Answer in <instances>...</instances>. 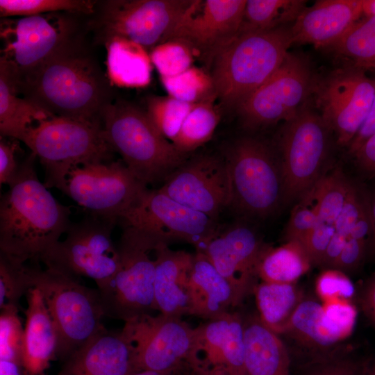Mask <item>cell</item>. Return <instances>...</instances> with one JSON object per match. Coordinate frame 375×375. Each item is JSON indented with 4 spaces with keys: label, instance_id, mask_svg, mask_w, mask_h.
<instances>
[{
    "label": "cell",
    "instance_id": "obj_1",
    "mask_svg": "<svg viewBox=\"0 0 375 375\" xmlns=\"http://www.w3.org/2000/svg\"><path fill=\"white\" fill-rule=\"evenodd\" d=\"M35 159L31 153L21 162L0 200V251L24 263L40 262L72 224L70 208L40 181Z\"/></svg>",
    "mask_w": 375,
    "mask_h": 375
},
{
    "label": "cell",
    "instance_id": "obj_2",
    "mask_svg": "<svg viewBox=\"0 0 375 375\" xmlns=\"http://www.w3.org/2000/svg\"><path fill=\"white\" fill-rule=\"evenodd\" d=\"M110 85L97 62L74 40L15 92L51 116L101 125L103 111L112 101Z\"/></svg>",
    "mask_w": 375,
    "mask_h": 375
},
{
    "label": "cell",
    "instance_id": "obj_3",
    "mask_svg": "<svg viewBox=\"0 0 375 375\" xmlns=\"http://www.w3.org/2000/svg\"><path fill=\"white\" fill-rule=\"evenodd\" d=\"M292 44L290 27L238 33L211 63L216 98L236 108L278 69Z\"/></svg>",
    "mask_w": 375,
    "mask_h": 375
},
{
    "label": "cell",
    "instance_id": "obj_4",
    "mask_svg": "<svg viewBox=\"0 0 375 375\" xmlns=\"http://www.w3.org/2000/svg\"><path fill=\"white\" fill-rule=\"evenodd\" d=\"M101 126L114 151L147 186L163 182L186 161L153 125L146 110L126 101H112L103 110Z\"/></svg>",
    "mask_w": 375,
    "mask_h": 375
},
{
    "label": "cell",
    "instance_id": "obj_5",
    "mask_svg": "<svg viewBox=\"0 0 375 375\" xmlns=\"http://www.w3.org/2000/svg\"><path fill=\"white\" fill-rule=\"evenodd\" d=\"M22 142L43 166L45 186L61 192L73 168L111 161L114 152L101 125L63 117L35 123L28 128Z\"/></svg>",
    "mask_w": 375,
    "mask_h": 375
},
{
    "label": "cell",
    "instance_id": "obj_6",
    "mask_svg": "<svg viewBox=\"0 0 375 375\" xmlns=\"http://www.w3.org/2000/svg\"><path fill=\"white\" fill-rule=\"evenodd\" d=\"M122 227L117 243V271L98 290L104 316L126 322L158 311L154 297L156 250L165 242L137 228Z\"/></svg>",
    "mask_w": 375,
    "mask_h": 375
},
{
    "label": "cell",
    "instance_id": "obj_7",
    "mask_svg": "<svg viewBox=\"0 0 375 375\" xmlns=\"http://www.w3.org/2000/svg\"><path fill=\"white\" fill-rule=\"evenodd\" d=\"M31 276L33 288L40 292L57 331V356L66 360L106 329L98 289L39 266L31 267Z\"/></svg>",
    "mask_w": 375,
    "mask_h": 375
},
{
    "label": "cell",
    "instance_id": "obj_8",
    "mask_svg": "<svg viewBox=\"0 0 375 375\" xmlns=\"http://www.w3.org/2000/svg\"><path fill=\"white\" fill-rule=\"evenodd\" d=\"M74 33L73 20L58 12L1 18L0 66L7 72L15 91L74 41Z\"/></svg>",
    "mask_w": 375,
    "mask_h": 375
},
{
    "label": "cell",
    "instance_id": "obj_9",
    "mask_svg": "<svg viewBox=\"0 0 375 375\" xmlns=\"http://www.w3.org/2000/svg\"><path fill=\"white\" fill-rule=\"evenodd\" d=\"M117 220L88 214L72 222L64 240H59L41 258L46 269L79 280H94L103 288L119 267L117 243L112 238Z\"/></svg>",
    "mask_w": 375,
    "mask_h": 375
},
{
    "label": "cell",
    "instance_id": "obj_10",
    "mask_svg": "<svg viewBox=\"0 0 375 375\" xmlns=\"http://www.w3.org/2000/svg\"><path fill=\"white\" fill-rule=\"evenodd\" d=\"M229 171V207L243 215L266 217L285 200L280 162L260 140L243 137L235 140L224 156Z\"/></svg>",
    "mask_w": 375,
    "mask_h": 375
},
{
    "label": "cell",
    "instance_id": "obj_11",
    "mask_svg": "<svg viewBox=\"0 0 375 375\" xmlns=\"http://www.w3.org/2000/svg\"><path fill=\"white\" fill-rule=\"evenodd\" d=\"M329 131L322 116L306 103L285 122L280 135L279 162L285 201H300L324 174Z\"/></svg>",
    "mask_w": 375,
    "mask_h": 375
},
{
    "label": "cell",
    "instance_id": "obj_12",
    "mask_svg": "<svg viewBox=\"0 0 375 375\" xmlns=\"http://www.w3.org/2000/svg\"><path fill=\"white\" fill-rule=\"evenodd\" d=\"M117 223L148 233L167 244L185 242L199 252L221 230L217 219L178 202L159 188L144 189Z\"/></svg>",
    "mask_w": 375,
    "mask_h": 375
},
{
    "label": "cell",
    "instance_id": "obj_13",
    "mask_svg": "<svg viewBox=\"0 0 375 375\" xmlns=\"http://www.w3.org/2000/svg\"><path fill=\"white\" fill-rule=\"evenodd\" d=\"M147 188L122 160L91 162L73 168L62 193L88 214L117 220Z\"/></svg>",
    "mask_w": 375,
    "mask_h": 375
},
{
    "label": "cell",
    "instance_id": "obj_14",
    "mask_svg": "<svg viewBox=\"0 0 375 375\" xmlns=\"http://www.w3.org/2000/svg\"><path fill=\"white\" fill-rule=\"evenodd\" d=\"M122 331L133 349L135 372L171 375L188 360L194 328L181 317L143 315L126 322Z\"/></svg>",
    "mask_w": 375,
    "mask_h": 375
},
{
    "label": "cell",
    "instance_id": "obj_15",
    "mask_svg": "<svg viewBox=\"0 0 375 375\" xmlns=\"http://www.w3.org/2000/svg\"><path fill=\"white\" fill-rule=\"evenodd\" d=\"M310 66L288 53L278 69L236 107L243 124L258 128L292 118L312 90Z\"/></svg>",
    "mask_w": 375,
    "mask_h": 375
},
{
    "label": "cell",
    "instance_id": "obj_16",
    "mask_svg": "<svg viewBox=\"0 0 375 375\" xmlns=\"http://www.w3.org/2000/svg\"><path fill=\"white\" fill-rule=\"evenodd\" d=\"M193 0H110L94 22L101 40L123 38L144 49L160 44Z\"/></svg>",
    "mask_w": 375,
    "mask_h": 375
},
{
    "label": "cell",
    "instance_id": "obj_17",
    "mask_svg": "<svg viewBox=\"0 0 375 375\" xmlns=\"http://www.w3.org/2000/svg\"><path fill=\"white\" fill-rule=\"evenodd\" d=\"M365 70L353 66L340 69L315 89L320 115L342 146L350 144L372 104L375 81Z\"/></svg>",
    "mask_w": 375,
    "mask_h": 375
},
{
    "label": "cell",
    "instance_id": "obj_18",
    "mask_svg": "<svg viewBox=\"0 0 375 375\" xmlns=\"http://www.w3.org/2000/svg\"><path fill=\"white\" fill-rule=\"evenodd\" d=\"M247 0H193L161 43L178 40L212 63L238 34Z\"/></svg>",
    "mask_w": 375,
    "mask_h": 375
},
{
    "label": "cell",
    "instance_id": "obj_19",
    "mask_svg": "<svg viewBox=\"0 0 375 375\" xmlns=\"http://www.w3.org/2000/svg\"><path fill=\"white\" fill-rule=\"evenodd\" d=\"M159 189L178 202L215 219L231 203V179L224 156L207 155L186 160Z\"/></svg>",
    "mask_w": 375,
    "mask_h": 375
},
{
    "label": "cell",
    "instance_id": "obj_20",
    "mask_svg": "<svg viewBox=\"0 0 375 375\" xmlns=\"http://www.w3.org/2000/svg\"><path fill=\"white\" fill-rule=\"evenodd\" d=\"M266 247L253 228L235 224L220 230L202 253L231 285L239 304L258 284V266Z\"/></svg>",
    "mask_w": 375,
    "mask_h": 375
},
{
    "label": "cell",
    "instance_id": "obj_21",
    "mask_svg": "<svg viewBox=\"0 0 375 375\" xmlns=\"http://www.w3.org/2000/svg\"><path fill=\"white\" fill-rule=\"evenodd\" d=\"M244 360V325L239 314L228 311L194 328L188 362L232 375H246Z\"/></svg>",
    "mask_w": 375,
    "mask_h": 375
},
{
    "label": "cell",
    "instance_id": "obj_22",
    "mask_svg": "<svg viewBox=\"0 0 375 375\" xmlns=\"http://www.w3.org/2000/svg\"><path fill=\"white\" fill-rule=\"evenodd\" d=\"M362 15V0L317 1L290 26L292 42L329 47Z\"/></svg>",
    "mask_w": 375,
    "mask_h": 375
},
{
    "label": "cell",
    "instance_id": "obj_23",
    "mask_svg": "<svg viewBox=\"0 0 375 375\" xmlns=\"http://www.w3.org/2000/svg\"><path fill=\"white\" fill-rule=\"evenodd\" d=\"M133 349L122 331L98 333L66 360L58 375H131Z\"/></svg>",
    "mask_w": 375,
    "mask_h": 375
},
{
    "label": "cell",
    "instance_id": "obj_24",
    "mask_svg": "<svg viewBox=\"0 0 375 375\" xmlns=\"http://www.w3.org/2000/svg\"><path fill=\"white\" fill-rule=\"evenodd\" d=\"M194 254L172 250L167 244L156 250L154 297L157 310L165 315H189V274Z\"/></svg>",
    "mask_w": 375,
    "mask_h": 375
},
{
    "label": "cell",
    "instance_id": "obj_25",
    "mask_svg": "<svg viewBox=\"0 0 375 375\" xmlns=\"http://www.w3.org/2000/svg\"><path fill=\"white\" fill-rule=\"evenodd\" d=\"M26 297L23 369L27 375H42L57 356L58 333L39 290L31 288Z\"/></svg>",
    "mask_w": 375,
    "mask_h": 375
},
{
    "label": "cell",
    "instance_id": "obj_26",
    "mask_svg": "<svg viewBox=\"0 0 375 375\" xmlns=\"http://www.w3.org/2000/svg\"><path fill=\"white\" fill-rule=\"evenodd\" d=\"M188 285L189 315L208 320L238 305L231 285L202 252L196 251L194 254Z\"/></svg>",
    "mask_w": 375,
    "mask_h": 375
},
{
    "label": "cell",
    "instance_id": "obj_27",
    "mask_svg": "<svg viewBox=\"0 0 375 375\" xmlns=\"http://www.w3.org/2000/svg\"><path fill=\"white\" fill-rule=\"evenodd\" d=\"M244 325L245 374L291 375L290 356L278 335L258 317H250Z\"/></svg>",
    "mask_w": 375,
    "mask_h": 375
},
{
    "label": "cell",
    "instance_id": "obj_28",
    "mask_svg": "<svg viewBox=\"0 0 375 375\" xmlns=\"http://www.w3.org/2000/svg\"><path fill=\"white\" fill-rule=\"evenodd\" d=\"M107 51V77L112 85L143 88L151 81V60L147 49L123 38L105 42Z\"/></svg>",
    "mask_w": 375,
    "mask_h": 375
},
{
    "label": "cell",
    "instance_id": "obj_29",
    "mask_svg": "<svg viewBox=\"0 0 375 375\" xmlns=\"http://www.w3.org/2000/svg\"><path fill=\"white\" fill-rule=\"evenodd\" d=\"M49 113L13 89L10 79L0 66V134L22 142L29 127L51 117Z\"/></svg>",
    "mask_w": 375,
    "mask_h": 375
},
{
    "label": "cell",
    "instance_id": "obj_30",
    "mask_svg": "<svg viewBox=\"0 0 375 375\" xmlns=\"http://www.w3.org/2000/svg\"><path fill=\"white\" fill-rule=\"evenodd\" d=\"M258 317L270 330L283 333L296 308L303 300L294 283H258L253 290Z\"/></svg>",
    "mask_w": 375,
    "mask_h": 375
},
{
    "label": "cell",
    "instance_id": "obj_31",
    "mask_svg": "<svg viewBox=\"0 0 375 375\" xmlns=\"http://www.w3.org/2000/svg\"><path fill=\"white\" fill-rule=\"evenodd\" d=\"M311 265L303 245L297 241H287L277 247H266L259 261L258 276L262 282L294 283Z\"/></svg>",
    "mask_w": 375,
    "mask_h": 375
},
{
    "label": "cell",
    "instance_id": "obj_32",
    "mask_svg": "<svg viewBox=\"0 0 375 375\" xmlns=\"http://www.w3.org/2000/svg\"><path fill=\"white\" fill-rule=\"evenodd\" d=\"M304 346L328 349L339 342L326 321L324 306L313 300H302L294 311L285 330Z\"/></svg>",
    "mask_w": 375,
    "mask_h": 375
},
{
    "label": "cell",
    "instance_id": "obj_33",
    "mask_svg": "<svg viewBox=\"0 0 375 375\" xmlns=\"http://www.w3.org/2000/svg\"><path fill=\"white\" fill-rule=\"evenodd\" d=\"M302 0H248L238 33L270 30L294 22L306 8Z\"/></svg>",
    "mask_w": 375,
    "mask_h": 375
},
{
    "label": "cell",
    "instance_id": "obj_34",
    "mask_svg": "<svg viewBox=\"0 0 375 375\" xmlns=\"http://www.w3.org/2000/svg\"><path fill=\"white\" fill-rule=\"evenodd\" d=\"M215 97L194 103L172 143L186 154L207 142L212 136L220 120L214 105Z\"/></svg>",
    "mask_w": 375,
    "mask_h": 375
},
{
    "label": "cell",
    "instance_id": "obj_35",
    "mask_svg": "<svg viewBox=\"0 0 375 375\" xmlns=\"http://www.w3.org/2000/svg\"><path fill=\"white\" fill-rule=\"evenodd\" d=\"M352 183L339 168L322 175L308 193L315 206L318 222L334 227Z\"/></svg>",
    "mask_w": 375,
    "mask_h": 375
},
{
    "label": "cell",
    "instance_id": "obj_36",
    "mask_svg": "<svg viewBox=\"0 0 375 375\" xmlns=\"http://www.w3.org/2000/svg\"><path fill=\"white\" fill-rule=\"evenodd\" d=\"M329 47L353 67L361 68L375 59V15L361 17Z\"/></svg>",
    "mask_w": 375,
    "mask_h": 375
},
{
    "label": "cell",
    "instance_id": "obj_37",
    "mask_svg": "<svg viewBox=\"0 0 375 375\" xmlns=\"http://www.w3.org/2000/svg\"><path fill=\"white\" fill-rule=\"evenodd\" d=\"M96 1L91 0H0L1 18L28 17L67 12L92 14Z\"/></svg>",
    "mask_w": 375,
    "mask_h": 375
},
{
    "label": "cell",
    "instance_id": "obj_38",
    "mask_svg": "<svg viewBox=\"0 0 375 375\" xmlns=\"http://www.w3.org/2000/svg\"><path fill=\"white\" fill-rule=\"evenodd\" d=\"M160 79L168 95L180 101L193 104L216 98L211 76L199 68L191 67L181 74Z\"/></svg>",
    "mask_w": 375,
    "mask_h": 375
},
{
    "label": "cell",
    "instance_id": "obj_39",
    "mask_svg": "<svg viewBox=\"0 0 375 375\" xmlns=\"http://www.w3.org/2000/svg\"><path fill=\"white\" fill-rule=\"evenodd\" d=\"M194 104L169 95L152 96L147 99L146 112L160 134L172 142Z\"/></svg>",
    "mask_w": 375,
    "mask_h": 375
},
{
    "label": "cell",
    "instance_id": "obj_40",
    "mask_svg": "<svg viewBox=\"0 0 375 375\" xmlns=\"http://www.w3.org/2000/svg\"><path fill=\"white\" fill-rule=\"evenodd\" d=\"M32 288L31 267L0 251V307H18L21 298Z\"/></svg>",
    "mask_w": 375,
    "mask_h": 375
},
{
    "label": "cell",
    "instance_id": "obj_41",
    "mask_svg": "<svg viewBox=\"0 0 375 375\" xmlns=\"http://www.w3.org/2000/svg\"><path fill=\"white\" fill-rule=\"evenodd\" d=\"M0 308V360L22 365L24 328L18 315V307L4 305Z\"/></svg>",
    "mask_w": 375,
    "mask_h": 375
},
{
    "label": "cell",
    "instance_id": "obj_42",
    "mask_svg": "<svg viewBox=\"0 0 375 375\" xmlns=\"http://www.w3.org/2000/svg\"><path fill=\"white\" fill-rule=\"evenodd\" d=\"M150 58L160 77L177 75L188 69L194 54L186 44L178 40H169L153 47Z\"/></svg>",
    "mask_w": 375,
    "mask_h": 375
},
{
    "label": "cell",
    "instance_id": "obj_43",
    "mask_svg": "<svg viewBox=\"0 0 375 375\" xmlns=\"http://www.w3.org/2000/svg\"><path fill=\"white\" fill-rule=\"evenodd\" d=\"M317 222V213L309 194L299 201L292 210L285 228L287 241L301 242L314 228Z\"/></svg>",
    "mask_w": 375,
    "mask_h": 375
},
{
    "label": "cell",
    "instance_id": "obj_44",
    "mask_svg": "<svg viewBox=\"0 0 375 375\" xmlns=\"http://www.w3.org/2000/svg\"><path fill=\"white\" fill-rule=\"evenodd\" d=\"M369 212L368 201L354 184L334 225L335 233L348 239L357 222Z\"/></svg>",
    "mask_w": 375,
    "mask_h": 375
},
{
    "label": "cell",
    "instance_id": "obj_45",
    "mask_svg": "<svg viewBox=\"0 0 375 375\" xmlns=\"http://www.w3.org/2000/svg\"><path fill=\"white\" fill-rule=\"evenodd\" d=\"M316 291L321 298L328 301L347 300L353 295L354 288L344 272L335 269H326L317 280Z\"/></svg>",
    "mask_w": 375,
    "mask_h": 375
},
{
    "label": "cell",
    "instance_id": "obj_46",
    "mask_svg": "<svg viewBox=\"0 0 375 375\" xmlns=\"http://www.w3.org/2000/svg\"><path fill=\"white\" fill-rule=\"evenodd\" d=\"M324 306L327 322L337 338L342 341L351 333L356 322V311L344 299L330 301Z\"/></svg>",
    "mask_w": 375,
    "mask_h": 375
},
{
    "label": "cell",
    "instance_id": "obj_47",
    "mask_svg": "<svg viewBox=\"0 0 375 375\" xmlns=\"http://www.w3.org/2000/svg\"><path fill=\"white\" fill-rule=\"evenodd\" d=\"M334 232L333 226L317 221L314 228L304 240L300 242L308 255L312 265L319 266Z\"/></svg>",
    "mask_w": 375,
    "mask_h": 375
},
{
    "label": "cell",
    "instance_id": "obj_48",
    "mask_svg": "<svg viewBox=\"0 0 375 375\" xmlns=\"http://www.w3.org/2000/svg\"><path fill=\"white\" fill-rule=\"evenodd\" d=\"M18 140H8L1 137L0 140V184L10 185L15 179L21 163L17 160L19 147Z\"/></svg>",
    "mask_w": 375,
    "mask_h": 375
},
{
    "label": "cell",
    "instance_id": "obj_49",
    "mask_svg": "<svg viewBox=\"0 0 375 375\" xmlns=\"http://www.w3.org/2000/svg\"><path fill=\"white\" fill-rule=\"evenodd\" d=\"M369 249L368 243L348 238L333 269L344 273L356 270L363 262Z\"/></svg>",
    "mask_w": 375,
    "mask_h": 375
},
{
    "label": "cell",
    "instance_id": "obj_50",
    "mask_svg": "<svg viewBox=\"0 0 375 375\" xmlns=\"http://www.w3.org/2000/svg\"><path fill=\"white\" fill-rule=\"evenodd\" d=\"M305 375H364V367L336 356L322 359Z\"/></svg>",
    "mask_w": 375,
    "mask_h": 375
},
{
    "label": "cell",
    "instance_id": "obj_51",
    "mask_svg": "<svg viewBox=\"0 0 375 375\" xmlns=\"http://www.w3.org/2000/svg\"><path fill=\"white\" fill-rule=\"evenodd\" d=\"M352 156L364 172L372 176H375V134L368 138Z\"/></svg>",
    "mask_w": 375,
    "mask_h": 375
},
{
    "label": "cell",
    "instance_id": "obj_52",
    "mask_svg": "<svg viewBox=\"0 0 375 375\" xmlns=\"http://www.w3.org/2000/svg\"><path fill=\"white\" fill-rule=\"evenodd\" d=\"M375 134V94L370 110L360 130L348 146L349 152L353 155L360 146Z\"/></svg>",
    "mask_w": 375,
    "mask_h": 375
},
{
    "label": "cell",
    "instance_id": "obj_53",
    "mask_svg": "<svg viewBox=\"0 0 375 375\" xmlns=\"http://www.w3.org/2000/svg\"><path fill=\"white\" fill-rule=\"evenodd\" d=\"M347 240L344 237L334 232L319 266L324 269H333Z\"/></svg>",
    "mask_w": 375,
    "mask_h": 375
},
{
    "label": "cell",
    "instance_id": "obj_54",
    "mask_svg": "<svg viewBox=\"0 0 375 375\" xmlns=\"http://www.w3.org/2000/svg\"><path fill=\"white\" fill-rule=\"evenodd\" d=\"M171 375H232L221 369H207L185 360Z\"/></svg>",
    "mask_w": 375,
    "mask_h": 375
},
{
    "label": "cell",
    "instance_id": "obj_55",
    "mask_svg": "<svg viewBox=\"0 0 375 375\" xmlns=\"http://www.w3.org/2000/svg\"><path fill=\"white\" fill-rule=\"evenodd\" d=\"M362 306L365 314L375 326V274L365 288Z\"/></svg>",
    "mask_w": 375,
    "mask_h": 375
},
{
    "label": "cell",
    "instance_id": "obj_56",
    "mask_svg": "<svg viewBox=\"0 0 375 375\" xmlns=\"http://www.w3.org/2000/svg\"><path fill=\"white\" fill-rule=\"evenodd\" d=\"M23 365L10 360H0V375H22Z\"/></svg>",
    "mask_w": 375,
    "mask_h": 375
},
{
    "label": "cell",
    "instance_id": "obj_57",
    "mask_svg": "<svg viewBox=\"0 0 375 375\" xmlns=\"http://www.w3.org/2000/svg\"><path fill=\"white\" fill-rule=\"evenodd\" d=\"M368 205L372 225V236L369 250L375 254V196L370 201H368Z\"/></svg>",
    "mask_w": 375,
    "mask_h": 375
},
{
    "label": "cell",
    "instance_id": "obj_58",
    "mask_svg": "<svg viewBox=\"0 0 375 375\" xmlns=\"http://www.w3.org/2000/svg\"><path fill=\"white\" fill-rule=\"evenodd\" d=\"M364 15H375V0H362Z\"/></svg>",
    "mask_w": 375,
    "mask_h": 375
},
{
    "label": "cell",
    "instance_id": "obj_59",
    "mask_svg": "<svg viewBox=\"0 0 375 375\" xmlns=\"http://www.w3.org/2000/svg\"><path fill=\"white\" fill-rule=\"evenodd\" d=\"M364 375H375V362L364 367Z\"/></svg>",
    "mask_w": 375,
    "mask_h": 375
},
{
    "label": "cell",
    "instance_id": "obj_60",
    "mask_svg": "<svg viewBox=\"0 0 375 375\" xmlns=\"http://www.w3.org/2000/svg\"><path fill=\"white\" fill-rule=\"evenodd\" d=\"M131 375H169V374H160L153 372H147V371H141L135 372Z\"/></svg>",
    "mask_w": 375,
    "mask_h": 375
},
{
    "label": "cell",
    "instance_id": "obj_61",
    "mask_svg": "<svg viewBox=\"0 0 375 375\" xmlns=\"http://www.w3.org/2000/svg\"><path fill=\"white\" fill-rule=\"evenodd\" d=\"M361 68L364 69H375V59L366 63Z\"/></svg>",
    "mask_w": 375,
    "mask_h": 375
}]
</instances>
